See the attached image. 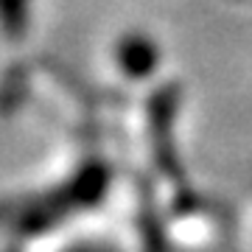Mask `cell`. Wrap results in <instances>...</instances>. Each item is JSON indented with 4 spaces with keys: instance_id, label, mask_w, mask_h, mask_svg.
I'll list each match as a JSON object with an SVG mask.
<instances>
[{
    "instance_id": "cell-6",
    "label": "cell",
    "mask_w": 252,
    "mask_h": 252,
    "mask_svg": "<svg viewBox=\"0 0 252 252\" xmlns=\"http://www.w3.org/2000/svg\"><path fill=\"white\" fill-rule=\"evenodd\" d=\"M28 95V70L23 64H11V70L0 79V112L11 115Z\"/></svg>"
},
{
    "instance_id": "cell-7",
    "label": "cell",
    "mask_w": 252,
    "mask_h": 252,
    "mask_svg": "<svg viewBox=\"0 0 252 252\" xmlns=\"http://www.w3.org/2000/svg\"><path fill=\"white\" fill-rule=\"evenodd\" d=\"M67 252H115V250H104V247H73Z\"/></svg>"
},
{
    "instance_id": "cell-3",
    "label": "cell",
    "mask_w": 252,
    "mask_h": 252,
    "mask_svg": "<svg viewBox=\"0 0 252 252\" xmlns=\"http://www.w3.org/2000/svg\"><path fill=\"white\" fill-rule=\"evenodd\" d=\"M115 59H118V67L129 79H146L160 64V48H157V42L149 34L132 31V34H126L118 39Z\"/></svg>"
},
{
    "instance_id": "cell-2",
    "label": "cell",
    "mask_w": 252,
    "mask_h": 252,
    "mask_svg": "<svg viewBox=\"0 0 252 252\" xmlns=\"http://www.w3.org/2000/svg\"><path fill=\"white\" fill-rule=\"evenodd\" d=\"M180 104H182L180 84H162L149 98V107H146L149 109V140H152L154 168L168 182L185 180V168H182L180 152H177V135H174Z\"/></svg>"
},
{
    "instance_id": "cell-4",
    "label": "cell",
    "mask_w": 252,
    "mask_h": 252,
    "mask_svg": "<svg viewBox=\"0 0 252 252\" xmlns=\"http://www.w3.org/2000/svg\"><path fill=\"white\" fill-rule=\"evenodd\" d=\"M140 233H143L146 252H168V235H165L162 219L157 216L154 196H149L146 188L140 193Z\"/></svg>"
},
{
    "instance_id": "cell-1",
    "label": "cell",
    "mask_w": 252,
    "mask_h": 252,
    "mask_svg": "<svg viewBox=\"0 0 252 252\" xmlns=\"http://www.w3.org/2000/svg\"><path fill=\"white\" fill-rule=\"evenodd\" d=\"M109 182H112V171H109L107 162L90 160L87 165H81L64 185L48 190L42 196L28 199L23 205H11L9 213H6V227L17 235L48 233L73 213L93 210L107 196Z\"/></svg>"
},
{
    "instance_id": "cell-5",
    "label": "cell",
    "mask_w": 252,
    "mask_h": 252,
    "mask_svg": "<svg viewBox=\"0 0 252 252\" xmlns=\"http://www.w3.org/2000/svg\"><path fill=\"white\" fill-rule=\"evenodd\" d=\"M31 26V0H0V34L20 42Z\"/></svg>"
}]
</instances>
